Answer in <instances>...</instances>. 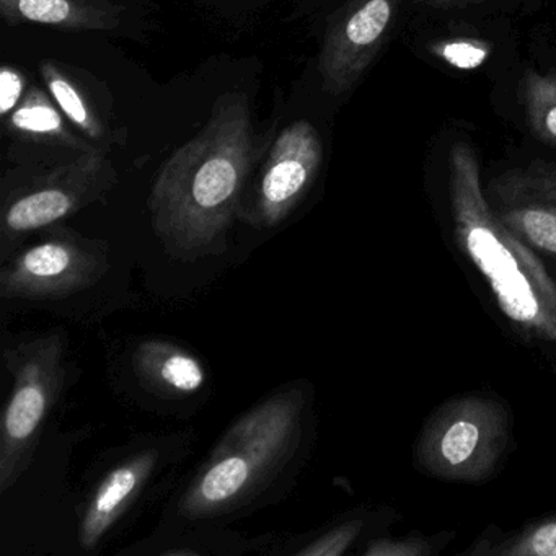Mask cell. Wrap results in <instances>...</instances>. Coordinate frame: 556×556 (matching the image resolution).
<instances>
[{
	"label": "cell",
	"instance_id": "1",
	"mask_svg": "<svg viewBox=\"0 0 556 556\" xmlns=\"http://www.w3.org/2000/svg\"><path fill=\"white\" fill-rule=\"evenodd\" d=\"M269 146L255 131L245 93L216 100L210 122L167 159L152 185V229L168 256L197 262L226 252L247 185Z\"/></svg>",
	"mask_w": 556,
	"mask_h": 556
},
{
	"label": "cell",
	"instance_id": "20",
	"mask_svg": "<svg viewBox=\"0 0 556 556\" xmlns=\"http://www.w3.org/2000/svg\"><path fill=\"white\" fill-rule=\"evenodd\" d=\"M428 4L439 5V8H452V5H462L471 0H426Z\"/></svg>",
	"mask_w": 556,
	"mask_h": 556
},
{
	"label": "cell",
	"instance_id": "9",
	"mask_svg": "<svg viewBox=\"0 0 556 556\" xmlns=\"http://www.w3.org/2000/svg\"><path fill=\"white\" fill-rule=\"evenodd\" d=\"M157 452L142 451L116 465L93 491L80 520L79 542L93 549L138 500L157 467Z\"/></svg>",
	"mask_w": 556,
	"mask_h": 556
},
{
	"label": "cell",
	"instance_id": "10",
	"mask_svg": "<svg viewBox=\"0 0 556 556\" xmlns=\"http://www.w3.org/2000/svg\"><path fill=\"white\" fill-rule=\"evenodd\" d=\"M4 129L15 146L43 149V165L58 162L50 151L56 152L61 161L86 152L102 151L83 135H77L79 131H74L67 125L53 97L38 87H30L17 109L4 118Z\"/></svg>",
	"mask_w": 556,
	"mask_h": 556
},
{
	"label": "cell",
	"instance_id": "12",
	"mask_svg": "<svg viewBox=\"0 0 556 556\" xmlns=\"http://www.w3.org/2000/svg\"><path fill=\"white\" fill-rule=\"evenodd\" d=\"M40 74L48 92L71 125L96 148L109 152L110 144L116 141L115 132L110 126V106H105L102 96L93 92L92 84L84 80L77 71L70 70L58 61H43L40 64Z\"/></svg>",
	"mask_w": 556,
	"mask_h": 556
},
{
	"label": "cell",
	"instance_id": "8",
	"mask_svg": "<svg viewBox=\"0 0 556 556\" xmlns=\"http://www.w3.org/2000/svg\"><path fill=\"white\" fill-rule=\"evenodd\" d=\"M501 219L530 243L556 255V164L533 162L494 181Z\"/></svg>",
	"mask_w": 556,
	"mask_h": 556
},
{
	"label": "cell",
	"instance_id": "14",
	"mask_svg": "<svg viewBox=\"0 0 556 556\" xmlns=\"http://www.w3.org/2000/svg\"><path fill=\"white\" fill-rule=\"evenodd\" d=\"M523 102L533 132L546 144L556 148V74L526 73Z\"/></svg>",
	"mask_w": 556,
	"mask_h": 556
},
{
	"label": "cell",
	"instance_id": "11",
	"mask_svg": "<svg viewBox=\"0 0 556 556\" xmlns=\"http://www.w3.org/2000/svg\"><path fill=\"white\" fill-rule=\"evenodd\" d=\"M125 8L112 0H0L5 24H40L64 31L115 30Z\"/></svg>",
	"mask_w": 556,
	"mask_h": 556
},
{
	"label": "cell",
	"instance_id": "6",
	"mask_svg": "<svg viewBox=\"0 0 556 556\" xmlns=\"http://www.w3.org/2000/svg\"><path fill=\"white\" fill-rule=\"evenodd\" d=\"M324 146L314 125L298 119L269 146L255 178H250L237 219L256 229L281 226L314 187Z\"/></svg>",
	"mask_w": 556,
	"mask_h": 556
},
{
	"label": "cell",
	"instance_id": "2",
	"mask_svg": "<svg viewBox=\"0 0 556 556\" xmlns=\"http://www.w3.org/2000/svg\"><path fill=\"white\" fill-rule=\"evenodd\" d=\"M305 413L307 395L299 386L278 390L245 413L185 491L181 514L211 519L249 506L298 454Z\"/></svg>",
	"mask_w": 556,
	"mask_h": 556
},
{
	"label": "cell",
	"instance_id": "7",
	"mask_svg": "<svg viewBox=\"0 0 556 556\" xmlns=\"http://www.w3.org/2000/svg\"><path fill=\"white\" fill-rule=\"evenodd\" d=\"M400 0H350L328 27L318 60L321 87L330 96L353 89L386 45Z\"/></svg>",
	"mask_w": 556,
	"mask_h": 556
},
{
	"label": "cell",
	"instance_id": "15",
	"mask_svg": "<svg viewBox=\"0 0 556 556\" xmlns=\"http://www.w3.org/2000/svg\"><path fill=\"white\" fill-rule=\"evenodd\" d=\"M481 429L477 421L460 418L452 421L439 439V455L442 462L451 467H462L467 464L481 442Z\"/></svg>",
	"mask_w": 556,
	"mask_h": 556
},
{
	"label": "cell",
	"instance_id": "18",
	"mask_svg": "<svg viewBox=\"0 0 556 556\" xmlns=\"http://www.w3.org/2000/svg\"><path fill=\"white\" fill-rule=\"evenodd\" d=\"M27 76L15 66L4 64L0 70V115L8 118L27 93Z\"/></svg>",
	"mask_w": 556,
	"mask_h": 556
},
{
	"label": "cell",
	"instance_id": "17",
	"mask_svg": "<svg viewBox=\"0 0 556 556\" xmlns=\"http://www.w3.org/2000/svg\"><path fill=\"white\" fill-rule=\"evenodd\" d=\"M359 523H346L338 527L331 532L324 533L320 539L308 543L305 548L299 549L301 556H338L344 553V549L351 545L357 533H359Z\"/></svg>",
	"mask_w": 556,
	"mask_h": 556
},
{
	"label": "cell",
	"instance_id": "19",
	"mask_svg": "<svg viewBox=\"0 0 556 556\" xmlns=\"http://www.w3.org/2000/svg\"><path fill=\"white\" fill-rule=\"evenodd\" d=\"M517 555L556 556V520L533 530L517 548Z\"/></svg>",
	"mask_w": 556,
	"mask_h": 556
},
{
	"label": "cell",
	"instance_id": "5",
	"mask_svg": "<svg viewBox=\"0 0 556 556\" xmlns=\"http://www.w3.org/2000/svg\"><path fill=\"white\" fill-rule=\"evenodd\" d=\"M110 269L106 240L54 224L0 266V295L9 301H60L96 286Z\"/></svg>",
	"mask_w": 556,
	"mask_h": 556
},
{
	"label": "cell",
	"instance_id": "3",
	"mask_svg": "<svg viewBox=\"0 0 556 556\" xmlns=\"http://www.w3.org/2000/svg\"><path fill=\"white\" fill-rule=\"evenodd\" d=\"M116 185L118 172L106 151L12 170L2 181L0 258L4 262L31 233L105 200Z\"/></svg>",
	"mask_w": 556,
	"mask_h": 556
},
{
	"label": "cell",
	"instance_id": "4",
	"mask_svg": "<svg viewBox=\"0 0 556 556\" xmlns=\"http://www.w3.org/2000/svg\"><path fill=\"white\" fill-rule=\"evenodd\" d=\"M66 334L45 331L5 348L11 396L0 422V494L18 483L34 460L48 416L66 383Z\"/></svg>",
	"mask_w": 556,
	"mask_h": 556
},
{
	"label": "cell",
	"instance_id": "13",
	"mask_svg": "<svg viewBox=\"0 0 556 556\" xmlns=\"http://www.w3.org/2000/svg\"><path fill=\"white\" fill-rule=\"evenodd\" d=\"M132 366L142 382L170 395H193L207 380L206 367L190 351L162 340L139 344Z\"/></svg>",
	"mask_w": 556,
	"mask_h": 556
},
{
	"label": "cell",
	"instance_id": "16",
	"mask_svg": "<svg viewBox=\"0 0 556 556\" xmlns=\"http://www.w3.org/2000/svg\"><path fill=\"white\" fill-rule=\"evenodd\" d=\"M431 53L458 71H473L483 66L491 56V47L483 40L475 38H452L435 41L429 47Z\"/></svg>",
	"mask_w": 556,
	"mask_h": 556
}]
</instances>
